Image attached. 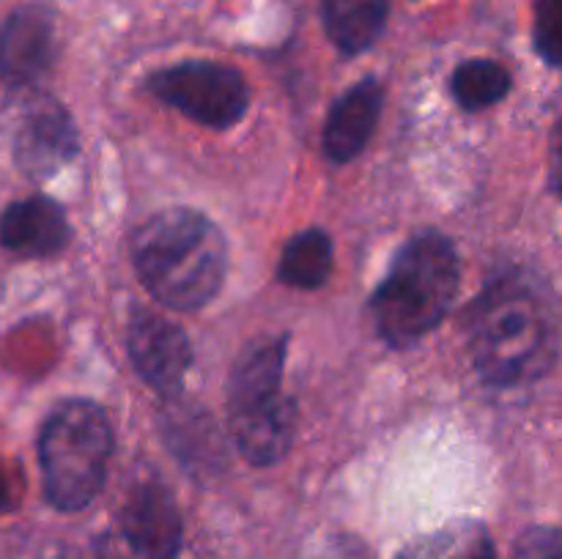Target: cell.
<instances>
[{
  "label": "cell",
  "mask_w": 562,
  "mask_h": 559,
  "mask_svg": "<svg viewBox=\"0 0 562 559\" xmlns=\"http://www.w3.org/2000/svg\"><path fill=\"white\" fill-rule=\"evenodd\" d=\"M285 367V338H261L247 345L234 362L228 384V411L256 409L280 395Z\"/></svg>",
  "instance_id": "13"
},
{
  "label": "cell",
  "mask_w": 562,
  "mask_h": 559,
  "mask_svg": "<svg viewBox=\"0 0 562 559\" xmlns=\"http://www.w3.org/2000/svg\"><path fill=\"white\" fill-rule=\"evenodd\" d=\"M113 455V427L99 403L64 400L47 417L38 436L44 493L60 513L88 507L102 491Z\"/></svg>",
  "instance_id": "4"
},
{
  "label": "cell",
  "mask_w": 562,
  "mask_h": 559,
  "mask_svg": "<svg viewBox=\"0 0 562 559\" xmlns=\"http://www.w3.org/2000/svg\"><path fill=\"white\" fill-rule=\"evenodd\" d=\"M126 349L137 373L159 395H179L192 365V349L184 329L154 312H137L126 329Z\"/></svg>",
  "instance_id": "6"
},
{
  "label": "cell",
  "mask_w": 562,
  "mask_h": 559,
  "mask_svg": "<svg viewBox=\"0 0 562 559\" xmlns=\"http://www.w3.org/2000/svg\"><path fill=\"white\" fill-rule=\"evenodd\" d=\"M132 258L148 294L184 312L209 305L228 274L223 230L192 208L154 214L135 233Z\"/></svg>",
  "instance_id": "2"
},
{
  "label": "cell",
  "mask_w": 562,
  "mask_h": 559,
  "mask_svg": "<svg viewBox=\"0 0 562 559\" xmlns=\"http://www.w3.org/2000/svg\"><path fill=\"white\" fill-rule=\"evenodd\" d=\"M514 559H562L558 526H530L514 543Z\"/></svg>",
  "instance_id": "19"
},
{
  "label": "cell",
  "mask_w": 562,
  "mask_h": 559,
  "mask_svg": "<svg viewBox=\"0 0 562 559\" xmlns=\"http://www.w3.org/2000/svg\"><path fill=\"white\" fill-rule=\"evenodd\" d=\"M390 0H322V16L327 36L346 55L366 53L373 47L387 22Z\"/></svg>",
  "instance_id": "14"
},
{
  "label": "cell",
  "mask_w": 562,
  "mask_h": 559,
  "mask_svg": "<svg viewBox=\"0 0 562 559\" xmlns=\"http://www.w3.org/2000/svg\"><path fill=\"white\" fill-rule=\"evenodd\" d=\"M146 85L159 102L212 129H228L239 124L250 107L245 77L234 66L214 64V60H187L170 66L148 77Z\"/></svg>",
  "instance_id": "5"
},
{
  "label": "cell",
  "mask_w": 562,
  "mask_h": 559,
  "mask_svg": "<svg viewBox=\"0 0 562 559\" xmlns=\"http://www.w3.org/2000/svg\"><path fill=\"white\" fill-rule=\"evenodd\" d=\"M16 162L33 179H47L77 153V129L53 99L33 104L16 135Z\"/></svg>",
  "instance_id": "9"
},
{
  "label": "cell",
  "mask_w": 562,
  "mask_h": 559,
  "mask_svg": "<svg viewBox=\"0 0 562 559\" xmlns=\"http://www.w3.org/2000/svg\"><path fill=\"white\" fill-rule=\"evenodd\" d=\"M53 55V16L38 5L16 9L0 27V80L9 85H33L42 80Z\"/></svg>",
  "instance_id": "8"
},
{
  "label": "cell",
  "mask_w": 562,
  "mask_h": 559,
  "mask_svg": "<svg viewBox=\"0 0 562 559\" xmlns=\"http://www.w3.org/2000/svg\"><path fill=\"white\" fill-rule=\"evenodd\" d=\"M69 241V223L60 203L33 195L0 214V244L22 258L58 255Z\"/></svg>",
  "instance_id": "10"
},
{
  "label": "cell",
  "mask_w": 562,
  "mask_h": 559,
  "mask_svg": "<svg viewBox=\"0 0 562 559\" xmlns=\"http://www.w3.org/2000/svg\"><path fill=\"white\" fill-rule=\"evenodd\" d=\"M536 49L549 66L562 58V0H538L536 5Z\"/></svg>",
  "instance_id": "18"
},
{
  "label": "cell",
  "mask_w": 562,
  "mask_h": 559,
  "mask_svg": "<svg viewBox=\"0 0 562 559\" xmlns=\"http://www.w3.org/2000/svg\"><path fill=\"white\" fill-rule=\"evenodd\" d=\"M467 329L477 373L494 387L538 381L558 362V301L532 274L492 280L470 307Z\"/></svg>",
  "instance_id": "1"
},
{
  "label": "cell",
  "mask_w": 562,
  "mask_h": 559,
  "mask_svg": "<svg viewBox=\"0 0 562 559\" xmlns=\"http://www.w3.org/2000/svg\"><path fill=\"white\" fill-rule=\"evenodd\" d=\"M296 431V411L291 398H280L274 403L250 411L231 414V433L236 449L252 466H272L291 449Z\"/></svg>",
  "instance_id": "12"
},
{
  "label": "cell",
  "mask_w": 562,
  "mask_h": 559,
  "mask_svg": "<svg viewBox=\"0 0 562 559\" xmlns=\"http://www.w3.org/2000/svg\"><path fill=\"white\" fill-rule=\"evenodd\" d=\"M384 107L382 82L368 77L344 93L329 110L324 126V153L333 162H351L373 137Z\"/></svg>",
  "instance_id": "11"
},
{
  "label": "cell",
  "mask_w": 562,
  "mask_h": 559,
  "mask_svg": "<svg viewBox=\"0 0 562 559\" xmlns=\"http://www.w3.org/2000/svg\"><path fill=\"white\" fill-rule=\"evenodd\" d=\"M126 543L140 559H176L181 551V513L173 493L157 480L140 482L121 513Z\"/></svg>",
  "instance_id": "7"
},
{
  "label": "cell",
  "mask_w": 562,
  "mask_h": 559,
  "mask_svg": "<svg viewBox=\"0 0 562 559\" xmlns=\"http://www.w3.org/2000/svg\"><path fill=\"white\" fill-rule=\"evenodd\" d=\"M450 91L464 110H486L508 96L510 75L497 60H464L450 77Z\"/></svg>",
  "instance_id": "17"
},
{
  "label": "cell",
  "mask_w": 562,
  "mask_h": 559,
  "mask_svg": "<svg viewBox=\"0 0 562 559\" xmlns=\"http://www.w3.org/2000/svg\"><path fill=\"white\" fill-rule=\"evenodd\" d=\"M456 247L439 230L406 241L371 299L379 334L395 349L417 343L445 321L459 294Z\"/></svg>",
  "instance_id": "3"
},
{
  "label": "cell",
  "mask_w": 562,
  "mask_h": 559,
  "mask_svg": "<svg viewBox=\"0 0 562 559\" xmlns=\"http://www.w3.org/2000/svg\"><path fill=\"white\" fill-rule=\"evenodd\" d=\"M398 559H497L492 535L477 521H456L420 537Z\"/></svg>",
  "instance_id": "16"
},
{
  "label": "cell",
  "mask_w": 562,
  "mask_h": 559,
  "mask_svg": "<svg viewBox=\"0 0 562 559\" xmlns=\"http://www.w3.org/2000/svg\"><path fill=\"white\" fill-rule=\"evenodd\" d=\"M9 507H11V493H9V486H5L3 471H0V513H3V510H9Z\"/></svg>",
  "instance_id": "20"
},
{
  "label": "cell",
  "mask_w": 562,
  "mask_h": 559,
  "mask_svg": "<svg viewBox=\"0 0 562 559\" xmlns=\"http://www.w3.org/2000/svg\"><path fill=\"white\" fill-rule=\"evenodd\" d=\"M329 272H333V239L322 228L296 233L285 244L278 266L280 283L302 290L322 288Z\"/></svg>",
  "instance_id": "15"
}]
</instances>
